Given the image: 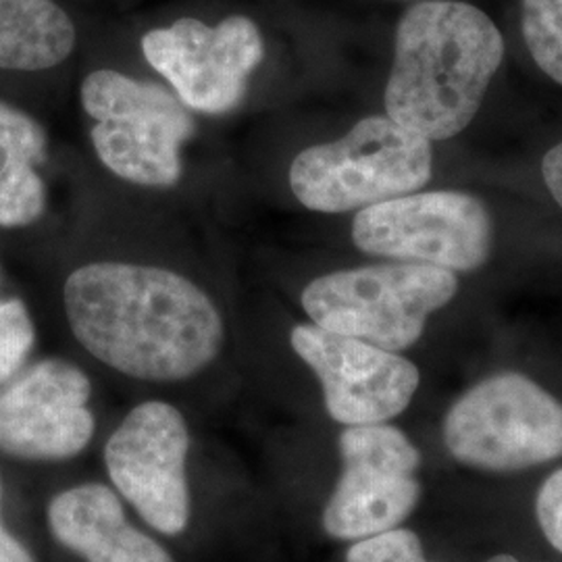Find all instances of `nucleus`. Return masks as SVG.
Masks as SVG:
<instances>
[{
    "instance_id": "f257e3e1",
    "label": "nucleus",
    "mask_w": 562,
    "mask_h": 562,
    "mask_svg": "<svg viewBox=\"0 0 562 562\" xmlns=\"http://www.w3.org/2000/svg\"><path fill=\"white\" fill-rule=\"evenodd\" d=\"M81 346L123 375L181 382L220 355L223 322L196 283L161 267L90 262L63 290Z\"/></svg>"
},
{
    "instance_id": "f03ea898",
    "label": "nucleus",
    "mask_w": 562,
    "mask_h": 562,
    "mask_svg": "<svg viewBox=\"0 0 562 562\" xmlns=\"http://www.w3.org/2000/svg\"><path fill=\"white\" fill-rule=\"evenodd\" d=\"M503 59V34L482 9L422 0L396 30L385 113L425 140H448L477 115Z\"/></svg>"
},
{
    "instance_id": "7ed1b4c3",
    "label": "nucleus",
    "mask_w": 562,
    "mask_h": 562,
    "mask_svg": "<svg viewBox=\"0 0 562 562\" xmlns=\"http://www.w3.org/2000/svg\"><path fill=\"white\" fill-rule=\"evenodd\" d=\"M459 292L454 271L423 262H385L327 273L302 292V308L327 331L392 352L415 346L429 315Z\"/></svg>"
},
{
    "instance_id": "20e7f679",
    "label": "nucleus",
    "mask_w": 562,
    "mask_h": 562,
    "mask_svg": "<svg viewBox=\"0 0 562 562\" xmlns=\"http://www.w3.org/2000/svg\"><path fill=\"white\" fill-rule=\"evenodd\" d=\"M431 180V142L385 117L359 121L344 138L308 146L292 161L290 188L317 213L394 201Z\"/></svg>"
},
{
    "instance_id": "39448f33",
    "label": "nucleus",
    "mask_w": 562,
    "mask_h": 562,
    "mask_svg": "<svg viewBox=\"0 0 562 562\" xmlns=\"http://www.w3.org/2000/svg\"><path fill=\"white\" fill-rule=\"evenodd\" d=\"M443 443L469 469L513 473L562 457V402L521 373L467 390L443 417Z\"/></svg>"
},
{
    "instance_id": "423d86ee",
    "label": "nucleus",
    "mask_w": 562,
    "mask_h": 562,
    "mask_svg": "<svg viewBox=\"0 0 562 562\" xmlns=\"http://www.w3.org/2000/svg\"><path fill=\"white\" fill-rule=\"evenodd\" d=\"M81 106L97 121L90 138L106 169L138 186L178 183L181 144L192 136L194 120L176 94L99 69L81 83Z\"/></svg>"
},
{
    "instance_id": "0eeeda50",
    "label": "nucleus",
    "mask_w": 562,
    "mask_h": 562,
    "mask_svg": "<svg viewBox=\"0 0 562 562\" xmlns=\"http://www.w3.org/2000/svg\"><path fill=\"white\" fill-rule=\"evenodd\" d=\"M341 473L323 510L334 540L359 542L406 521L422 501V452L387 423L352 425L340 434Z\"/></svg>"
},
{
    "instance_id": "6e6552de",
    "label": "nucleus",
    "mask_w": 562,
    "mask_h": 562,
    "mask_svg": "<svg viewBox=\"0 0 562 562\" xmlns=\"http://www.w3.org/2000/svg\"><path fill=\"white\" fill-rule=\"evenodd\" d=\"M494 225L482 201L464 192H419L361 209L352 240L367 255L473 271L487 261Z\"/></svg>"
},
{
    "instance_id": "1a4fd4ad",
    "label": "nucleus",
    "mask_w": 562,
    "mask_h": 562,
    "mask_svg": "<svg viewBox=\"0 0 562 562\" xmlns=\"http://www.w3.org/2000/svg\"><path fill=\"white\" fill-rule=\"evenodd\" d=\"M190 434L180 411L167 402L138 404L104 446L113 485L142 519L165 536L190 521L186 459Z\"/></svg>"
},
{
    "instance_id": "9d476101",
    "label": "nucleus",
    "mask_w": 562,
    "mask_h": 562,
    "mask_svg": "<svg viewBox=\"0 0 562 562\" xmlns=\"http://www.w3.org/2000/svg\"><path fill=\"white\" fill-rule=\"evenodd\" d=\"M142 53L188 109L222 115L244 99L246 81L262 59V36L244 15L217 25L183 18L150 30L142 38Z\"/></svg>"
},
{
    "instance_id": "9b49d317",
    "label": "nucleus",
    "mask_w": 562,
    "mask_h": 562,
    "mask_svg": "<svg viewBox=\"0 0 562 562\" xmlns=\"http://www.w3.org/2000/svg\"><path fill=\"white\" fill-rule=\"evenodd\" d=\"M290 341L319 378L329 417L346 427L398 417L422 382L417 364L398 352L327 331L315 323L296 325Z\"/></svg>"
},
{
    "instance_id": "f8f14e48",
    "label": "nucleus",
    "mask_w": 562,
    "mask_h": 562,
    "mask_svg": "<svg viewBox=\"0 0 562 562\" xmlns=\"http://www.w3.org/2000/svg\"><path fill=\"white\" fill-rule=\"evenodd\" d=\"M92 385L80 367L36 362L0 392V452L21 461H67L94 436Z\"/></svg>"
},
{
    "instance_id": "ddd939ff",
    "label": "nucleus",
    "mask_w": 562,
    "mask_h": 562,
    "mask_svg": "<svg viewBox=\"0 0 562 562\" xmlns=\"http://www.w3.org/2000/svg\"><path fill=\"white\" fill-rule=\"evenodd\" d=\"M48 525L57 542L88 562H173L161 543L125 521L120 496L101 483L57 494Z\"/></svg>"
},
{
    "instance_id": "4468645a",
    "label": "nucleus",
    "mask_w": 562,
    "mask_h": 562,
    "mask_svg": "<svg viewBox=\"0 0 562 562\" xmlns=\"http://www.w3.org/2000/svg\"><path fill=\"white\" fill-rule=\"evenodd\" d=\"M46 159L41 123L0 102V227H23L41 220L46 186L38 165Z\"/></svg>"
},
{
    "instance_id": "2eb2a0df",
    "label": "nucleus",
    "mask_w": 562,
    "mask_h": 562,
    "mask_svg": "<svg viewBox=\"0 0 562 562\" xmlns=\"http://www.w3.org/2000/svg\"><path fill=\"white\" fill-rule=\"evenodd\" d=\"M74 46V21L55 0H0V69L44 71Z\"/></svg>"
},
{
    "instance_id": "dca6fc26",
    "label": "nucleus",
    "mask_w": 562,
    "mask_h": 562,
    "mask_svg": "<svg viewBox=\"0 0 562 562\" xmlns=\"http://www.w3.org/2000/svg\"><path fill=\"white\" fill-rule=\"evenodd\" d=\"M522 38L543 74L562 86V0H522Z\"/></svg>"
},
{
    "instance_id": "f3484780",
    "label": "nucleus",
    "mask_w": 562,
    "mask_h": 562,
    "mask_svg": "<svg viewBox=\"0 0 562 562\" xmlns=\"http://www.w3.org/2000/svg\"><path fill=\"white\" fill-rule=\"evenodd\" d=\"M36 341L27 306L20 299L0 301V383L18 375Z\"/></svg>"
},
{
    "instance_id": "a211bd4d",
    "label": "nucleus",
    "mask_w": 562,
    "mask_h": 562,
    "mask_svg": "<svg viewBox=\"0 0 562 562\" xmlns=\"http://www.w3.org/2000/svg\"><path fill=\"white\" fill-rule=\"evenodd\" d=\"M346 562H429L419 536L411 529H390L380 536L352 543Z\"/></svg>"
},
{
    "instance_id": "6ab92c4d",
    "label": "nucleus",
    "mask_w": 562,
    "mask_h": 562,
    "mask_svg": "<svg viewBox=\"0 0 562 562\" xmlns=\"http://www.w3.org/2000/svg\"><path fill=\"white\" fill-rule=\"evenodd\" d=\"M536 519L540 522L543 538L562 554V467L540 485Z\"/></svg>"
},
{
    "instance_id": "aec40b11",
    "label": "nucleus",
    "mask_w": 562,
    "mask_h": 562,
    "mask_svg": "<svg viewBox=\"0 0 562 562\" xmlns=\"http://www.w3.org/2000/svg\"><path fill=\"white\" fill-rule=\"evenodd\" d=\"M542 171L550 194L562 206V142L543 157Z\"/></svg>"
},
{
    "instance_id": "412c9836",
    "label": "nucleus",
    "mask_w": 562,
    "mask_h": 562,
    "mask_svg": "<svg viewBox=\"0 0 562 562\" xmlns=\"http://www.w3.org/2000/svg\"><path fill=\"white\" fill-rule=\"evenodd\" d=\"M0 562H36L32 552L9 531L0 533Z\"/></svg>"
},
{
    "instance_id": "4be33fe9",
    "label": "nucleus",
    "mask_w": 562,
    "mask_h": 562,
    "mask_svg": "<svg viewBox=\"0 0 562 562\" xmlns=\"http://www.w3.org/2000/svg\"><path fill=\"white\" fill-rule=\"evenodd\" d=\"M485 562H521L519 559H515V557H510V554H496V557H492L490 561Z\"/></svg>"
},
{
    "instance_id": "5701e85b",
    "label": "nucleus",
    "mask_w": 562,
    "mask_h": 562,
    "mask_svg": "<svg viewBox=\"0 0 562 562\" xmlns=\"http://www.w3.org/2000/svg\"><path fill=\"white\" fill-rule=\"evenodd\" d=\"M0 501H2V485H0ZM2 531H7V529H4V525H2V515H0V533H2Z\"/></svg>"
}]
</instances>
